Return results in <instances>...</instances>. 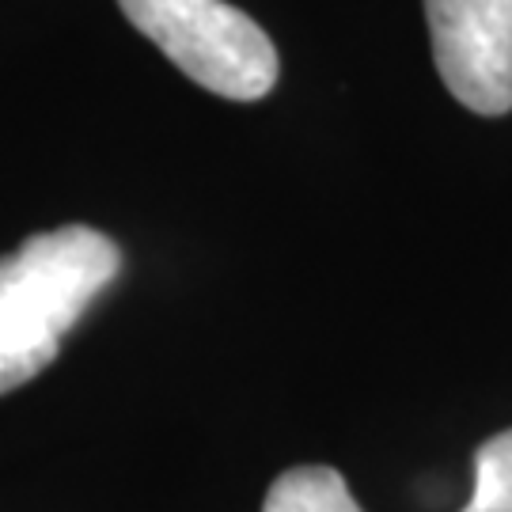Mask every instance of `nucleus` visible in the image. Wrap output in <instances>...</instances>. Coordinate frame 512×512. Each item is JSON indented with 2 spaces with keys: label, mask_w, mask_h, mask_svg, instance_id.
Here are the masks:
<instances>
[{
  "label": "nucleus",
  "mask_w": 512,
  "mask_h": 512,
  "mask_svg": "<svg viewBox=\"0 0 512 512\" xmlns=\"http://www.w3.org/2000/svg\"><path fill=\"white\" fill-rule=\"evenodd\" d=\"M122 274L118 243L88 224L23 239L0 258V395L35 380Z\"/></svg>",
  "instance_id": "f257e3e1"
},
{
  "label": "nucleus",
  "mask_w": 512,
  "mask_h": 512,
  "mask_svg": "<svg viewBox=\"0 0 512 512\" xmlns=\"http://www.w3.org/2000/svg\"><path fill=\"white\" fill-rule=\"evenodd\" d=\"M118 8L205 92L251 103L277 84L270 35L224 0H118Z\"/></svg>",
  "instance_id": "f03ea898"
},
{
  "label": "nucleus",
  "mask_w": 512,
  "mask_h": 512,
  "mask_svg": "<svg viewBox=\"0 0 512 512\" xmlns=\"http://www.w3.org/2000/svg\"><path fill=\"white\" fill-rule=\"evenodd\" d=\"M437 73L475 114L512 110V0H425Z\"/></svg>",
  "instance_id": "7ed1b4c3"
},
{
  "label": "nucleus",
  "mask_w": 512,
  "mask_h": 512,
  "mask_svg": "<svg viewBox=\"0 0 512 512\" xmlns=\"http://www.w3.org/2000/svg\"><path fill=\"white\" fill-rule=\"evenodd\" d=\"M262 512H361L334 467H293L270 486Z\"/></svg>",
  "instance_id": "20e7f679"
},
{
  "label": "nucleus",
  "mask_w": 512,
  "mask_h": 512,
  "mask_svg": "<svg viewBox=\"0 0 512 512\" xmlns=\"http://www.w3.org/2000/svg\"><path fill=\"white\" fill-rule=\"evenodd\" d=\"M463 512H512V429L475 452V490Z\"/></svg>",
  "instance_id": "39448f33"
}]
</instances>
